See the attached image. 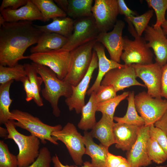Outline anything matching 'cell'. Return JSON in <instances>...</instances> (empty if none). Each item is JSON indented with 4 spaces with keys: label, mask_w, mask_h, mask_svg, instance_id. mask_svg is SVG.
Here are the masks:
<instances>
[{
    "label": "cell",
    "mask_w": 167,
    "mask_h": 167,
    "mask_svg": "<svg viewBox=\"0 0 167 167\" xmlns=\"http://www.w3.org/2000/svg\"><path fill=\"white\" fill-rule=\"evenodd\" d=\"M43 32L32 21L6 22L0 28V65L12 67L29 59L24 55L25 51L37 43Z\"/></svg>",
    "instance_id": "cell-1"
},
{
    "label": "cell",
    "mask_w": 167,
    "mask_h": 167,
    "mask_svg": "<svg viewBox=\"0 0 167 167\" xmlns=\"http://www.w3.org/2000/svg\"><path fill=\"white\" fill-rule=\"evenodd\" d=\"M31 64L43 80L45 87L41 90L43 97L50 104L54 115L59 117L60 111L58 107L59 100L61 96L67 98L71 95L72 86L58 79L48 67L33 62Z\"/></svg>",
    "instance_id": "cell-2"
},
{
    "label": "cell",
    "mask_w": 167,
    "mask_h": 167,
    "mask_svg": "<svg viewBox=\"0 0 167 167\" xmlns=\"http://www.w3.org/2000/svg\"><path fill=\"white\" fill-rule=\"evenodd\" d=\"M128 24V30L134 40L123 37V52L121 57L126 66L133 64L147 65L153 63V54L149 48L144 37L139 36L135 28L128 20L125 19Z\"/></svg>",
    "instance_id": "cell-3"
},
{
    "label": "cell",
    "mask_w": 167,
    "mask_h": 167,
    "mask_svg": "<svg viewBox=\"0 0 167 167\" xmlns=\"http://www.w3.org/2000/svg\"><path fill=\"white\" fill-rule=\"evenodd\" d=\"M15 122L14 120H10L4 124L8 132L6 139L13 140L18 147L19 152L17 156L18 167H26L38 157L40 141L34 135H26L18 132Z\"/></svg>",
    "instance_id": "cell-4"
},
{
    "label": "cell",
    "mask_w": 167,
    "mask_h": 167,
    "mask_svg": "<svg viewBox=\"0 0 167 167\" xmlns=\"http://www.w3.org/2000/svg\"><path fill=\"white\" fill-rule=\"evenodd\" d=\"M11 112L12 115V120L15 121L16 127L29 131L31 135L40 139L43 144L46 143L48 141L54 145H58V143L52 136V134L54 131L62 129L61 125H49L29 113L18 109L13 110Z\"/></svg>",
    "instance_id": "cell-5"
},
{
    "label": "cell",
    "mask_w": 167,
    "mask_h": 167,
    "mask_svg": "<svg viewBox=\"0 0 167 167\" xmlns=\"http://www.w3.org/2000/svg\"><path fill=\"white\" fill-rule=\"evenodd\" d=\"M96 40L81 45L71 51V62L70 69L63 79L71 86H76L86 74L92 56Z\"/></svg>",
    "instance_id": "cell-6"
},
{
    "label": "cell",
    "mask_w": 167,
    "mask_h": 167,
    "mask_svg": "<svg viewBox=\"0 0 167 167\" xmlns=\"http://www.w3.org/2000/svg\"><path fill=\"white\" fill-rule=\"evenodd\" d=\"M52 136L55 141L59 140L65 145L76 165L82 166L85 149L83 136L73 124L68 122L61 130L53 132Z\"/></svg>",
    "instance_id": "cell-7"
},
{
    "label": "cell",
    "mask_w": 167,
    "mask_h": 167,
    "mask_svg": "<svg viewBox=\"0 0 167 167\" xmlns=\"http://www.w3.org/2000/svg\"><path fill=\"white\" fill-rule=\"evenodd\" d=\"M29 59L33 62L46 66L58 79H63L67 74L71 62V52L59 49L32 54Z\"/></svg>",
    "instance_id": "cell-8"
},
{
    "label": "cell",
    "mask_w": 167,
    "mask_h": 167,
    "mask_svg": "<svg viewBox=\"0 0 167 167\" xmlns=\"http://www.w3.org/2000/svg\"><path fill=\"white\" fill-rule=\"evenodd\" d=\"M134 101L136 109L146 126L154 124L167 109V99L153 97L145 91L135 96Z\"/></svg>",
    "instance_id": "cell-9"
},
{
    "label": "cell",
    "mask_w": 167,
    "mask_h": 167,
    "mask_svg": "<svg viewBox=\"0 0 167 167\" xmlns=\"http://www.w3.org/2000/svg\"><path fill=\"white\" fill-rule=\"evenodd\" d=\"M100 33L93 16L74 20L73 32L66 44L60 49L71 52L96 40Z\"/></svg>",
    "instance_id": "cell-10"
},
{
    "label": "cell",
    "mask_w": 167,
    "mask_h": 167,
    "mask_svg": "<svg viewBox=\"0 0 167 167\" xmlns=\"http://www.w3.org/2000/svg\"><path fill=\"white\" fill-rule=\"evenodd\" d=\"M92 12L100 32H107L113 28L119 14L117 0H95Z\"/></svg>",
    "instance_id": "cell-11"
},
{
    "label": "cell",
    "mask_w": 167,
    "mask_h": 167,
    "mask_svg": "<svg viewBox=\"0 0 167 167\" xmlns=\"http://www.w3.org/2000/svg\"><path fill=\"white\" fill-rule=\"evenodd\" d=\"M137 77L147 88V93L153 97L161 98V84L162 67L155 62L149 64H133Z\"/></svg>",
    "instance_id": "cell-12"
},
{
    "label": "cell",
    "mask_w": 167,
    "mask_h": 167,
    "mask_svg": "<svg viewBox=\"0 0 167 167\" xmlns=\"http://www.w3.org/2000/svg\"><path fill=\"white\" fill-rule=\"evenodd\" d=\"M98 67V57L96 52L94 50L91 64L86 74L76 86H72V94L65 100V103L70 111L74 109L77 114L81 113L82 107L85 104V96L92 75L94 70Z\"/></svg>",
    "instance_id": "cell-13"
},
{
    "label": "cell",
    "mask_w": 167,
    "mask_h": 167,
    "mask_svg": "<svg viewBox=\"0 0 167 167\" xmlns=\"http://www.w3.org/2000/svg\"><path fill=\"white\" fill-rule=\"evenodd\" d=\"M137 77L132 65L126 66L110 70L104 76L101 85H112L117 92L134 86L146 87L136 80Z\"/></svg>",
    "instance_id": "cell-14"
},
{
    "label": "cell",
    "mask_w": 167,
    "mask_h": 167,
    "mask_svg": "<svg viewBox=\"0 0 167 167\" xmlns=\"http://www.w3.org/2000/svg\"><path fill=\"white\" fill-rule=\"evenodd\" d=\"M125 25L124 21L117 20L111 31L100 32L96 40L106 48L110 59L119 63L123 51L122 33Z\"/></svg>",
    "instance_id": "cell-15"
},
{
    "label": "cell",
    "mask_w": 167,
    "mask_h": 167,
    "mask_svg": "<svg viewBox=\"0 0 167 167\" xmlns=\"http://www.w3.org/2000/svg\"><path fill=\"white\" fill-rule=\"evenodd\" d=\"M150 126H140L137 139L131 149L126 154V159L131 167H146L152 161L147 152V141L150 137Z\"/></svg>",
    "instance_id": "cell-16"
},
{
    "label": "cell",
    "mask_w": 167,
    "mask_h": 167,
    "mask_svg": "<svg viewBox=\"0 0 167 167\" xmlns=\"http://www.w3.org/2000/svg\"><path fill=\"white\" fill-rule=\"evenodd\" d=\"M144 32L148 47L153 50L156 62L163 66L167 62V37L161 27L155 29L148 25Z\"/></svg>",
    "instance_id": "cell-17"
},
{
    "label": "cell",
    "mask_w": 167,
    "mask_h": 167,
    "mask_svg": "<svg viewBox=\"0 0 167 167\" xmlns=\"http://www.w3.org/2000/svg\"><path fill=\"white\" fill-rule=\"evenodd\" d=\"M140 127L120 122L114 123L113 132L116 148L123 151H129L137 139Z\"/></svg>",
    "instance_id": "cell-18"
},
{
    "label": "cell",
    "mask_w": 167,
    "mask_h": 167,
    "mask_svg": "<svg viewBox=\"0 0 167 167\" xmlns=\"http://www.w3.org/2000/svg\"><path fill=\"white\" fill-rule=\"evenodd\" d=\"M0 14L7 22L36 20L43 22L41 13L31 0H28L25 5L17 9H5L1 12Z\"/></svg>",
    "instance_id": "cell-19"
},
{
    "label": "cell",
    "mask_w": 167,
    "mask_h": 167,
    "mask_svg": "<svg viewBox=\"0 0 167 167\" xmlns=\"http://www.w3.org/2000/svg\"><path fill=\"white\" fill-rule=\"evenodd\" d=\"M104 47L100 43L96 41L95 43L93 49L98 57V72L95 82L87 91V93L88 96L93 92L96 93L103 79L109 71L114 68L126 66L108 59L105 54Z\"/></svg>",
    "instance_id": "cell-20"
},
{
    "label": "cell",
    "mask_w": 167,
    "mask_h": 167,
    "mask_svg": "<svg viewBox=\"0 0 167 167\" xmlns=\"http://www.w3.org/2000/svg\"><path fill=\"white\" fill-rule=\"evenodd\" d=\"M114 123L113 120L109 116L102 114L101 119L89 132L91 136L98 140L103 146L109 148L116 143L113 132Z\"/></svg>",
    "instance_id": "cell-21"
},
{
    "label": "cell",
    "mask_w": 167,
    "mask_h": 167,
    "mask_svg": "<svg viewBox=\"0 0 167 167\" xmlns=\"http://www.w3.org/2000/svg\"><path fill=\"white\" fill-rule=\"evenodd\" d=\"M85 147V154L91 158V167H107V154L109 148L101 144L98 145L94 142L89 132L84 131L83 136Z\"/></svg>",
    "instance_id": "cell-22"
},
{
    "label": "cell",
    "mask_w": 167,
    "mask_h": 167,
    "mask_svg": "<svg viewBox=\"0 0 167 167\" xmlns=\"http://www.w3.org/2000/svg\"><path fill=\"white\" fill-rule=\"evenodd\" d=\"M68 38L54 33L43 32L40 36L36 45L32 47V54L44 52L62 48L67 43Z\"/></svg>",
    "instance_id": "cell-23"
},
{
    "label": "cell",
    "mask_w": 167,
    "mask_h": 167,
    "mask_svg": "<svg viewBox=\"0 0 167 167\" xmlns=\"http://www.w3.org/2000/svg\"><path fill=\"white\" fill-rule=\"evenodd\" d=\"M52 19V21L46 25H34L42 32L54 33L69 38L73 31L74 20L68 17H56Z\"/></svg>",
    "instance_id": "cell-24"
},
{
    "label": "cell",
    "mask_w": 167,
    "mask_h": 167,
    "mask_svg": "<svg viewBox=\"0 0 167 167\" xmlns=\"http://www.w3.org/2000/svg\"><path fill=\"white\" fill-rule=\"evenodd\" d=\"M97 104L96 93L93 92L88 102L82 108L81 119L77 125L79 129L87 131L94 126L97 122L95 113Z\"/></svg>",
    "instance_id": "cell-25"
},
{
    "label": "cell",
    "mask_w": 167,
    "mask_h": 167,
    "mask_svg": "<svg viewBox=\"0 0 167 167\" xmlns=\"http://www.w3.org/2000/svg\"><path fill=\"white\" fill-rule=\"evenodd\" d=\"M66 13L75 19L93 16L92 12V0H68Z\"/></svg>",
    "instance_id": "cell-26"
},
{
    "label": "cell",
    "mask_w": 167,
    "mask_h": 167,
    "mask_svg": "<svg viewBox=\"0 0 167 167\" xmlns=\"http://www.w3.org/2000/svg\"><path fill=\"white\" fill-rule=\"evenodd\" d=\"M41 14L43 22L49 21L56 17H65L66 13L52 0H31Z\"/></svg>",
    "instance_id": "cell-27"
},
{
    "label": "cell",
    "mask_w": 167,
    "mask_h": 167,
    "mask_svg": "<svg viewBox=\"0 0 167 167\" xmlns=\"http://www.w3.org/2000/svg\"><path fill=\"white\" fill-rule=\"evenodd\" d=\"M134 92H129L127 100L128 106L126 112L123 117H114L113 120L120 122L141 126L145 125L143 118L139 116L136 109L134 101Z\"/></svg>",
    "instance_id": "cell-28"
},
{
    "label": "cell",
    "mask_w": 167,
    "mask_h": 167,
    "mask_svg": "<svg viewBox=\"0 0 167 167\" xmlns=\"http://www.w3.org/2000/svg\"><path fill=\"white\" fill-rule=\"evenodd\" d=\"M11 80L0 85V124H5L9 120H12V115L9 108L12 100L10 97V89Z\"/></svg>",
    "instance_id": "cell-29"
},
{
    "label": "cell",
    "mask_w": 167,
    "mask_h": 167,
    "mask_svg": "<svg viewBox=\"0 0 167 167\" xmlns=\"http://www.w3.org/2000/svg\"><path fill=\"white\" fill-rule=\"evenodd\" d=\"M27 76L31 85L34 95L33 101L39 107L44 105L43 100L40 95L41 85L43 80L40 76H38L35 69L31 64H24Z\"/></svg>",
    "instance_id": "cell-30"
},
{
    "label": "cell",
    "mask_w": 167,
    "mask_h": 167,
    "mask_svg": "<svg viewBox=\"0 0 167 167\" xmlns=\"http://www.w3.org/2000/svg\"><path fill=\"white\" fill-rule=\"evenodd\" d=\"M26 77L24 65L18 64L12 67L0 65V84L14 80L22 82Z\"/></svg>",
    "instance_id": "cell-31"
},
{
    "label": "cell",
    "mask_w": 167,
    "mask_h": 167,
    "mask_svg": "<svg viewBox=\"0 0 167 167\" xmlns=\"http://www.w3.org/2000/svg\"><path fill=\"white\" fill-rule=\"evenodd\" d=\"M146 150L150 159L157 164H162L167 160V155L157 141L150 137L147 141Z\"/></svg>",
    "instance_id": "cell-32"
},
{
    "label": "cell",
    "mask_w": 167,
    "mask_h": 167,
    "mask_svg": "<svg viewBox=\"0 0 167 167\" xmlns=\"http://www.w3.org/2000/svg\"><path fill=\"white\" fill-rule=\"evenodd\" d=\"M129 92H123L115 97L106 101L98 103L97 111L105 114L113 119L115 109L120 103L128 96Z\"/></svg>",
    "instance_id": "cell-33"
},
{
    "label": "cell",
    "mask_w": 167,
    "mask_h": 167,
    "mask_svg": "<svg viewBox=\"0 0 167 167\" xmlns=\"http://www.w3.org/2000/svg\"><path fill=\"white\" fill-rule=\"evenodd\" d=\"M148 6L154 11L156 21L152 26L155 29L161 27L166 20L165 13L167 11V0H146Z\"/></svg>",
    "instance_id": "cell-34"
},
{
    "label": "cell",
    "mask_w": 167,
    "mask_h": 167,
    "mask_svg": "<svg viewBox=\"0 0 167 167\" xmlns=\"http://www.w3.org/2000/svg\"><path fill=\"white\" fill-rule=\"evenodd\" d=\"M153 15V11L151 9L148 10L140 15L131 16L129 17H125L124 19L131 23L138 35L141 36Z\"/></svg>",
    "instance_id": "cell-35"
},
{
    "label": "cell",
    "mask_w": 167,
    "mask_h": 167,
    "mask_svg": "<svg viewBox=\"0 0 167 167\" xmlns=\"http://www.w3.org/2000/svg\"><path fill=\"white\" fill-rule=\"evenodd\" d=\"M0 167H18L17 156L11 153L7 144L0 140Z\"/></svg>",
    "instance_id": "cell-36"
},
{
    "label": "cell",
    "mask_w": 167,
    "mask_h": 167,
    "mask_svg": "<svg viewBox=\"0 0 167 167\" xmlns=\"http://www.w3.org/2000/svg\"><path fill=\"white\" fill-rule=\"evenodd\" d=\"M52 157L49 149L45 147L40 150L39 155L32 164L26 167H51Z\"/></svg>",
    "instance_id": "cell-37"
},
{
    "label": "cell",
    "mask_w": 167,
    "mask_h": 167,
    "mask_svg": "<svg viewBox=\"0 0 167 167\" xmlns=\"http://www.w3.org/2000/svg\"><path fill=\"white\" fill-rule=\"evenodd\" d=\"M149 135L150 137L156 140L164 152L167 155V136L159 128L154 124L150 126Z\"/></svg>",
    "instance_id": "cell-38"
},
{
    "label": "cell",
    "mask_w": 167,
    "mask_h": 167,
    "mask_svg": "<svg viewBox=\"0 0 167 167\" xmlns=\"http://www.w3.org/2000/svg\"><path fill=\"white\" fill-rule=\"evenodd\" d=\"M117 92L112 85H101L96 93L98 103L113 98L117 96Z\"/></svg>",
    "instance_id": "cell-39"
},
{
    "label": "cell",
    "mask_w": 167,
    "mask_h": 167,
    "mask_svg": "<svg viewBox=\"0 0 167 167\" xmlns=\"http://www.w3.org/2000/svg\"><path fill=\"white\" fill-rule=\"evenodd\" d=\"M28 1V0H3L0 6V12L8 8L17 9L25 5Z\"/></svg>",
    "instance_id": "cell-40"
},
{
    "label": "cell",
    "mask_w": 167,
    "mask_h": 167,
    "mask_svg": "<svg viewBox=\"0 0 167 167\" xmlns=\"http://www.w3.org/2000/svg\"><path fill=\"white\" fill-rule=\"evenodd\" d=\"M119 14L123 15L125 17L131 16H135L137 13L135 11L132 10L127 6L124 0H117Z\"/></svg>",
    "instance_id": "cell-41"
},
{
    "label": "cell",
    "mask_w": 167,
    "mask_h": 167,
    "mask_svg": "<svg viewBox=\"0 0 167 167\" xmlns=\"http://www.w3.org/2000/svg\"><path fill=\"white\" fill-rule=\"evenodd\" d=\"M127 161L126 158L121 156H116L110 152L107 154V167H116L122 162Z\"/></svg>",
    "instance_id": "cell-42"
},
{
    "label": "cell",
    "mask_w": 167,
    "mask_h": 167,
    "mask_svg": "<svg viewBox=\"0 0 167 167\" xmlns=\"http://www.w3.org/2000/svg\"><path fill=\"white\" fill-rule=\"evenodd\" d=\"M161 96L167 100V62L162 67Z\"/></svg>",
    "instance_id": "cell-43"
},
{
    "label": "cell",
    "mask_w": 167,
    "mask_h": 167,
    "mask_svg": "<svg viewBox=\"0 0 167 167\" xmlns=\"http://www.w3.org/2000/svg\"><path fill=\"white\" fill-rule=\"evenodd\" d=\"M21 82L26 93L25 100L27 102H29L33 99L34 95L31 85L28 77H26Z\"/></svg>",
    "instance_id": "cell-44"
},
{
    "label": "cell",
    "mask_w": 167,
    "mask_h": 167,
    "mask_svg": "<svg viewBox=\"0 0 167 167\" xmlns=\"http://www.w3.org/2000/svg\"><path fill=\"white\" fill-rule=\"evenodd\" d=\"M154 125L161 130L167 136V109L161 118L154 123Z\"/></svg>",
    "instance_id": "cell-45"
},
{
    "label": "cell",
    "mask_w": 167,
    "mask_h": 167,
    "mask_svg": "<svg viewBox=\"0 0 167 167\" xmlns=\"http://www.w3.org/2000/svg\"><path fill=\"white\" fill-rule=\"evenodd\" d=\"M52 162L54 167H75V165H63L60 161L56 154L52 157Z\"/></svg>",
    "instance_id": "cell-46"
},
{
    "label": "cell",
    "mask_w": 167,
    "mask_h": 167,
    "mask_svg": "<svg viewBox=\"0 0 167 167\" xmlns=\"http://www.w3.org/2000/svg\"><path fill=\"white\" fill-rule=\"evenodd\" d=\"M54 1L66 13L68 4V0H55Z\"/></svg>",
    "instance_id": "cell-47"
},
{
    "label": "cell",
    "mask_w": 167,
    "mask_h": 167,
    "mask_svg": "<svg viewBox=\"0 0 167 167\" xmlns=\"http://www.w3.org/2000/svg\"><path fill=\"white\" fill-rule=\"evenodd\" d=\"M8 135V132L6 128L0 127V136L1 138L6 139Z\"/></svg>",
    "instance_id": "cell-48"
},
{
    "label": "cell",
    "mask_w": 167,
    "mask_h": 167,
    "mask_svg": "<svg viewBox=\"0 0 167 167\" xmlns=\"http://www.w3.org/2000/svg\"><path fill=\"white\" fill-rule=\"evenodd\" d=\"M161 27L164 33L167 37V17L165 22L161 25Z\"/></svg>",
    "instance_id": "cell-49"
},
{
    "label": "cell",
    "mask_w": 167,
    "mask_h": 167,
    "mask_svg": "<svg viewBox=\"0 0 167 167\" xmlns=\"http://www.w3.org/2000/svg\"><path fill=\"white\" fill-rule=\"evenodd\" d=\"M116 167H131V166L128 161H127L121 163Z\"/></svg>",
    "instance_id": "cell-50"
},
{
    "label": "cell",
    "mask_w": 167,
    "mask_h": 167,
    "mask_svg": "<svg viewBox=\"0 0 167 167\" xmlns=\"http://www.w3.org/2000/svg\"><path fill=\"white\" fill-rule=\"evenodd\" d=\"M75 167H91V163L89 161H86L84 162L83 165L81 166L75 165Z\"/></svg>",
    "instance_id": "cell-51"
},
{
    "label": "cell",
    "mask_w": 167,
    "mask_h": 167,
    "mask_svg": "<svg viewBox=\"0 0 167 167\" xmlns=\"http://www.w3.org/2000/svg\"><path fill=\"white\" fill-rule=\"evenodd\" d=\"M6 22L3 16L0 14V27Z\"/></svg>",
    "instance_id": "cell-52"
}]
</instances>
